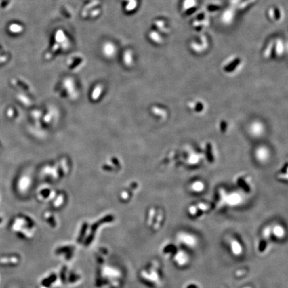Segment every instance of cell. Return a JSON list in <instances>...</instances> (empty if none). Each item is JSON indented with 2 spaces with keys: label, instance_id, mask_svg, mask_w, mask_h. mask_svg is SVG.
<instances>
[{
  "label": "cell",
  "instance_id": "3",
  "mask_svg": "<svg viewBox=\"0 0 288 288\" xmlns=\"http://www.w3.org/2000/svg\"><path fill=\"white\" fill-rule=\"evenodd\" d=\"M264 129L262 124L258 122H255V123H253L251 125V127H250V131L256 137L261 136V134L264 131Z\"/></svg>",
  "mask_w": 288,
  "mask_h": 288
},
{
  "label": "cell",
  "instance_id": "1",
  "mask_svg": "<svg viewBox=\"0 0 288 288\" xmlns=\"http://www.w3.org/2000/svg\"><path fill=\"white\" fill-rule=\"evenodd\" d=\"M178 239L179 240L181 241V243H184V244L187 245L188 246L190 247L194 246L195 242H196L194 237L192 236L191 234H188V233H181V234L179 235Z\"/></svg>",
  "mask_w": 288,
  "mask_h": 288
},
{
  "label": "cell",
  "instance_id": "9",
  "mask_svg": "<svg viewBox=\"0 0 288 288\" xmlns=\"http://www.w3.org/2000/svg\"><path fill=\"white\" fill-rule=\"evenodd\" d=\"M0 150H1V144H0Z\"/></svg>",
  "mask_w": 288,
  "mask_h": 288
},
{
  "label": "cell",
  "instance_id": "2",
  "mask_svg": "<svg viewBox=\"0 0 288 288\" xmlns=\"http://www.w3.org/2000/svg\"><path fill=\"white\" fill-rule=\"evenodd\" d=\"M255 156L258 159V161L262 162V161H266V159H268L269 156H270V153H269L268 149L264 148V147H260V148L257 149L255 151Z\"/></svg>",
  "mask_w": 288,
  "mask_h": 288
},
{
  "label": "cell",
  "instance_id": "5",
  "mask_svg": "<svg viewBox=\"0 0 288 288\" xmlns=\"http://www.w3.org/2000/svg\"><path fill=\"white\" fill-rule=\"evenodd\" d=\"M186 255L183 252L178 253L177 256H176L175 261L178 265L180 266H183V265L186 264V261H188V258L186 257Z\"/></svg>",
  "mask_w": 288,
  "mask_h": 288
},
{
  "label": "cell",
  "instance_id": "6",
  "mask_svg": "<svg viewBox=\"0 0 288 288\" xmlns=\"http://www.w3.org/2000/svg\"><path fill=\"white\" fill-rule=\"evenodd\" d=\"M274 233L275 234V236H276L278 238H281V237H283L284 235V230H283V228H281V226H275L274 229Z\"/></svg>",
  "mask_w": 288,
  "mask_h": 288
},
{
  "label": "cell",
  "instance_id": "4",
  "mask_svg": "<svg viewBox=\"0 0 288 288\" xmlns=\"http://www.w3.org/2000/svg\"><path fill=\"white\" fill-rule=\"evenodd\" d=\"M195 4H196L195 0H184V3H183V8L185 12H189L190 10L194 9Z\"/></svg>",
  "mask_w": 288,
  "mask_h": 288
},
{
  "label": "cell",
  "instance_id": "8",
  "mask_svg": "<svg viewBox=\"0 0 288 288\" xmlns=\"http://www.w3.org/2000/svg\"><path fill=\"white\" fill-rule=\"evenodd\" d=\"M203 184L201 182H194L193 184H192V189L193 191H195V192H200L202 190H203Z\"/></svg>",
  "mask_w": 288,
  "mask_h": 288
},
{
  "label": "cell",
  "instance_id": "7",
  "mask_svg": "<svg viewBox=\"0 0 288 288\" xmlns=\"http://www.w3.org/2000/svg\"><path fill=\"white\" fill-rule=\"evenodd\" d=\"M232 251L233 252V253L234 254L241 253V252L242 251L241 245L239 244V243L236 241H233V242L232 243Z\"/></svg>",
  "mask_w": 288,
  "mask_h": 288
}]
</instances>
